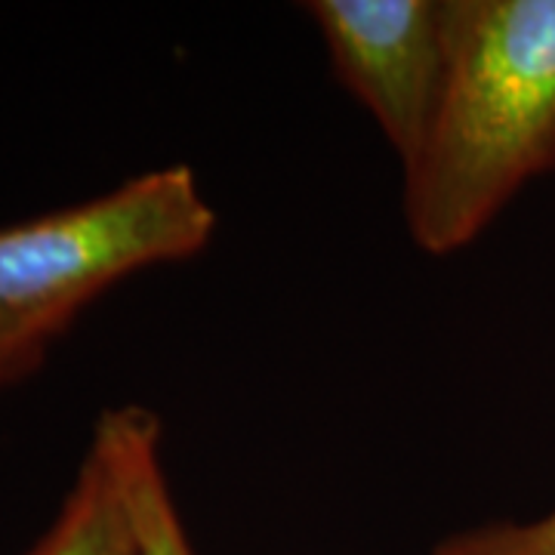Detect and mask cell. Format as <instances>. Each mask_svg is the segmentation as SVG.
<instances>
[{"label": "cell", "instance_id": "cell-4", "mask_svg": "<svg viewBox=\"0 0 555 555\" xmlns=\"http://www.w3.org/2000/svg\"><path fill=\"white\" fill-rule=\"evenodd\" d=\"M133 509L142 555H192L167 478L160 469V429L145 408H115L100 416L96 436Z\"/></svg>", "mask_w": 555, "mask_h": 555}, {"label": "cell", "instance_id": "cell-2", "mask_svg": "<svg viewBox=\"0 0 555 555\" xmlns=\"http://www.w3.org/2000/svg\"><path fill=\"white\" fill-rule=\"evenodd\" d=\"M214 229L217 214L185 164L7 225L0 229V315L87 309L120 278L195 257Z\"/></svg>", "mask_w": 555, "mask_h": 555}, {"label": "cell", "instance_id": "cell-3", "mask_svg": "<svg viewBox=\"0 0 555 555\" xmlns=\"http://www.w3.org/2000/svg\"><path fill=\"white\" fill-rule=\"evenodd\" d=\"M306 10L339 83L408 167L429 137L448 78L451 0H312Z\"/></svg>", "mask_w": 555, "mask_h": 555}, {"label": "cell", "instance_id": "cell-5", "mask_svg": "<svg viewBox=\"0 0 555 555\" xmlns=\"http://www.w3.org/2000/svg\"><path fill=\"white\" fill-rule=\"evenodd\" d=\"M28 555H142L124 485L93 441L50 531Z\"/></svg>", "mask_w": 555, "mask_h": 555}, {"label": "cell", "instance_id": "cell-7", "mask_svg": "<svg viewBox=\"0 0 555 555\" xmlns=\"http://www.w3.org/2000/svg\"><path fill=\"white\" fill-rule=\"evenodd\" d=\"M433 555H555V509L534 521H494L456 531Z\"/></svg>", "mask_w": 555, "mask_h": 555}, {"label": "cell", "instance_id": "cell-1", "mask_svg": "<svg viewBox=\"0 0 555 555\" xmlns=\"http://www.w3.org/2000/svg\"><path fill=\"white\" fill-rule=\"evenodd\" d=\"M555 170V0H451V60L436 120L404 167V219L448 257Z\"/></svg>", "mask_w": 555, "mask_h": 555}, {"label": "cell", "instance_id": "cell-6", "mask_svg": "<svg viewBox=\"0 0 555 555\" xmlns=\"http://www.w3.org/2000/svg\"><path fill=\"white\" fill-rule=\"evenodd\" d=\"M83 309H53L40 315H0V389L25 379L47 349L75 324Z\"/></svg>", "mask_w": 555, "mask_h": 555}]
</instances>
